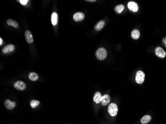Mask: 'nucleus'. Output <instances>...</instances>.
I'll return each instance as SVG.
<instances>
[{
    "label": "nucleus",
    "mask_w": 166,
    "mask_h": 124,
    "mask_svg": "<svg viewBox=\"0 0 166 124\" xmlns=\"http://www.w3.org/2000/svg\"><path fill=\"white\" fill-rule=\"evenodd\" d=\"M108 112L111 116H115L118 112V107L115 103H111L108 107Z\"/></svg>",
    "instance_id": "2"
},
{
    "label": "nucleus",
    "mask_w": 166,
    "mask_h": 124,
    "mask_svg": "<svg viewBox=\"0 0 166 124\" xmlns=\"http://www.w3.org/2000/svg\"><path fill=\"white\" fill-rule=\"evenodd\" d=\"M131 37L134 39H138L140 37V32L137 29H134L131 32Z\"/></svg>",
    "instance_id": "18"
},
{
    "label": "nucleus",
    "mask_w": 166,
    "mask_h": 124,
    "mask_svg": "<svg viewBox=\"0 0 166 124\" xmlns=\"http://www.w3.org/2000/svg\"><path fill=\"white\" fill-rule=\"evenodd\" d=\"M3 41L2 40V39L1 38H0V45H2L3 44Z\"/></svg>",
    "instance_id": "22"
},
{
    "label": "nucleus",
    "mask_w": 166,
    "mask_h": 124,
    "mask_svg": "<svg viewBox=\"0 0 166 124\" xmlns=\"http://www.w3.org/2000/svg\"><path fill=\"white\" fill-rule=\"evenodd\" d=\"M145 80V74L141 71H138L136 74L135 80L138 84H142Z\"/></svg>",
    "instance_id": "3"
},
{
    "label": "nucleus",
    "mask_w": 166,
    "mask_h": 124,
    "mask_svg": "<svg viewBox=\"0 0 166 124\" xmlns=\"http://www.w3.org/2000/svg\"><path fill=\"white\" fill-rule=\"evenodd\" d=\"M29 79L32 81H36L38 79V75L34 73V72H31L28 75Z\"/></svg>",
    "instance_id": "17"
},
{
    "label": "nucleus",
    "mask_w": 166,
    "mask_h": 124,
    "mask_svg": "<svg viewBox=\"0 0 166 124\" xmlns=\"http://www.w3.org/2000/svg\"><path fill=\"white\" fill-rule=\"evenodd\" d=\"M87 2H96V0H87Z\"/></svg>",
    "instance_id": "23"
},
{
    "label": "nucleus",
    "mask_w": 166,
    "mask_h": 124,
    "mask_svg": "<svg viewBox=\"0 0 166 124\" xmlns=\"http://www.w3.org/2000/svg\"><path fill=\"white\" fill-rule=\"evenodd\" d=\"M164 42L166 43V41H164Z\"/></svg>",
    "instance_id": "24"
},
{
    "label": "nucleus",
    "mask_w": 166,
    "mask_h": 124,
    "mask_svg": "<svg viewBox=\"0 0 166 124\" xmlns=\"http://www.w3.org/2000/svg\"><path fill=\"white\" fill-rule=\"evenodd\" d=\"M20 4H22L23 5H25L26 4H27L28 1V0H20V1H18Z\"/></svg>",
    "instance_id": "21"
},
{
    "label": "nucleus",
    "mask_w": 166,
    "mask_h": 124,
    "mask_svg": "<svg viewBox=\"0 0 166 124\" xmlns=\"http://www.w3.org/2000/svg\"><path fill=\"white\" fill-rule=\"evenodd\" d=\"M14 49V46L12 44H9L4 47L2 49V52L5 54H7L13 51Z\"/></svg>",
    "instance_id": "11"
},
{
    "label": "nucleus",
    "mask_w": 166,
    "mask_h": 124,
    "mask_svg": "<svg viewBox=\"0 0 166 124\" xmlns=\"http://www.w3.org/2000/svg\"><path fill=\"white\" fill-rule=\"evenodd\" d=\"M4 105L7 109H13L16 106V103L15 102H12L9 100H6L4 102Z\"/></svg>",
    "instance_id": "9"
},
{
    "label": "nucleus",
    "mask_w": 166,
    "mask_h": 124,
    "mask_svg": "<svg viewBox=\"0 0 166 124\" xmlns=\"http://www.w3.org/2000/svg\"><path fill=\"white\" fill-rule=\"evenodd\" d=\"M39 103H40V102L38 100H32L30 101V104L31 107H32V108H35L39 104Z\"/></svg>",
    "instance_id": "20"
},
{
    "label": "nucleus",
    "mask_w": 166,
    "mask_h": 124,
    "mask_svg": "<svg viewBox=\"0 0 166 124\" xmlns=\"http://www.w3.org/2000/svg\"><path fill=\"white\" fill-rule=\"evenodd\" d=\"M25 38L28 43L31 44L33 42V36L29 30H27L25 32Z\"/></svg>",
    "instance_id": "7"
},
{
    "label": "nucleus",
    "mask_w": 166,
    "mask_h": 124,
    "mask_svg": "<svg viewBox=\"0 0 166 124\" xmlns=\"http://www.w3.org/2000/svg\"><path fill=\"white\" fill-rule=\"evenodd\" d=\"M111 101V97L107 94H105L102 96L101 98V105L103 106H106Z\"/></svg>",
    "instance_id": "10"
},
{
    "label": "nucleus",
    "mask_w": 166,
    "mask_h": 124,
    "mask_svg": "<svg viewBox=\"0 0 166 124\" xmlns=\"http://www.w3.org/2000/svg\"><path fill=\"white\" fill-rule=\"evenodd\" d=\"M58 14L55 12H53L51 14V23L53 25H56L58 22Z\"/></svg>",
    "instance_id": "12"
},
{
    "label": "nucleus",
    "mask_w": 166,
    "mask_h": 124,
    "mask_svg": "<svg viewBox=\"0 0 166 124\" xmlns=\"http://www.w3.org/2000/svg\"><path fill=\"white\" fill-rule=\"evenodd\" d=\"M124 9V6L123 4H119L115 8V11L117 13H121Z\"/></svg>",
    "instance_id": "19"
},
{
    "label": "nucleus",
    "mask_w": 166,
    "mask_h": 124,
    "mask_svg": "<svg viewBox=\"0 0 166 124\" xmlns=\"http://www.w3.org/2000/svg\"><path fill=\"white\" fill-rule=\"evenodd\" d=\"M105 24V22L103 21V20H100V21L98 22L97 23V24L95 25L94 28L96 31H98L101 30Z\"/></svg>",
    "instance_id": "14"
},
{
    "label": "nucleus",
    "mask_w": 166,
    "mask_h": 124,
    "mask_svg": "<svg viewBox=\"0 0 166 124\" xmlns=\"http://www.w3.org/2000/svg\"><path fill=\"white\" fill-rule=\"evenodd\" d=\"M151 120V117L150 115H145L143 116L141 119V122L142 124H148Z\"/></svg>",
    "instance_id": "15"
},
{
    "label": "nucleus",
    "mask_w": 166,
    "mask_h": 124,
    "mask_svg": "<svg viewBox=\"0 0 166 124\" xmlns=\"http://www.w3.org/2000/svg\"><path fill=\"white\" fill-rule=\"evenodd\" d=\"M7 23L8 24V25L12 26V27H14V28H18V25L17 22L12 19H8L7 21Z\"/></svg>",
    "instance_id": "16"
},
{
    "label": "nucleus",
    "mask_w": 166,
    "mask_h": 124,
    "mask_svg": "<svg viewBox=\"0 0 166 124\" xmlns=\"http://www.w3.org/2000/svg\"><path fill=\"white\" fill-rule=\"evenodd\" d=\"M107 53L106 49L104 48H100L96 51V56L97 59L99 60H103L106 58Z\"/></svg>",
    "instance_id": "1"
},
{
    "label": "nucleus",
    "mask_w": 166,
    "mask_h": 124,
    "mask_svg": "<svg viewBox=\"0 0 166 124\" xmlns=\"http://www.w3.org/2000/svg\"><path fill=\"white\" fill-rule=\"evenodd\" d=\"M14 87L15 89L19 90H23L25 89L26 85L24 82L22 81H17L14 83Z\"/></svg>",
    "instance_id": "6"
},
{
    "label": "nucleus",
    "mask_w": 166,
    "mask_h": 124,
    "mask_svg": "<svg viewBox=\"0 0 166 124\" xmlns=\"http://www.w3.org/2000/svg\"><path fill=\"white\" fill-rule=\"evenodd\" d=\"M128 8L133 12H137L138 11L139 7L138 4L135 2H129L127 4Z\"/></svg>",
    "instance_id": "5"
},
{
    "label": "nucleus",
    "mask_w": 166,
    "mask_h": 124,
    "mask_svg": "<svg viewBox=\"0 0 166 124\" xmlns=\"http://www.w3.org/2000/svg\"><path fill=\"white\" fill-rule=\"evenodd\" d=\"M155 52V54L159 58H164L166 56V53L165 51L161 47H157L156 48Z\"/></svg>",
    "instance_id": "4"
},
{
    "label": "nucleus",
    "mask_w": 166,
    "mask_h": 124,
    "mask_svg": "<svg viewBox=\"0 0 166 124\" xmlns=\"http://www.w3.org/2000/svg\"><path fill=\"white\" fill-rule=\"evenodd\" d=\"M85 15L82 12H78L75 13L73 15V19L75 22H80L84 19Z\"/></svg>",
    "instance_id": "8"
},
{
    "label": "nucleus",
    "mask_w": 166,
    "mask_h": 124,
    "mask_svg": "<svg viewBox=\"0 0 166 124\" xmlns=\"http://www.w3.org/2000/svg\"><path fill=\"white\" fill-rule=\"evenodd\" d=\"M102 96L100 92H97L95 93V94L94 96V98H93V100H94V102L97 104H99L101 102V99Z\"/></svg>",
    "instance_id": "13"
}]
</instances>
